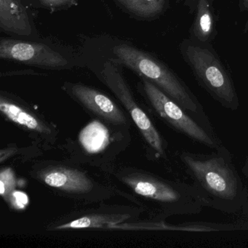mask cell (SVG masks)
<instances>
[{"label": "cell", "mask_w": 248, "mask_h": 248, "mask_svg": "<svg viewBox=\"0 0 248 248\" xmlns=\"http://www.w3.org/2000/svg\"><path fill=\"white\" fill-rule=\"evenodd\" d=\"M179 157L207 207L226 214L242 211L248 200V190L229 149L223 146L209 154L183 150Z\"/></svg>", "instance_id": "1"}, {"label": "cell", "mask_w": 248, "mask_h": 248, "mask_svg": "<svg viewBox=\"0 0 248 248\" xmlns=\"http://www.w3.org/2000/svg\"><path fill=\"white\" fill-rule=\"evenodd\" d=\"M114 53L122 63L155 84L199 121L212 127L197 98L165 65L147 53L127 45L115 46Z\"/></svg>", "instance_id": "2"}, {"label": "cell", "mask_w": 248, "mask_h": 248, "mask_svg": "<svg viewBox=\"0 0 248 248\" xmlns=\"http://www.w3.org/2000/svg\"><path fill=\"white\" fill-rule=\"evenodd\" d=\"M122 180L136 194L159 203L168 216H193L207 207L204 196L193 184L140 173L123 177Z\"/></svg>", "instance_id": "3"}, {"label": "cell", "mask_w": 248, "mask_h": 248, "mask_svg": "<svg viewBox=\"0 0 248 248\" xmlns=\"http://www.w3.org/2000/svg\"><path fill=\"white\" fill-rule=\"evenodd\" d=\"M143 83L145 93L154 109L174 130L213 150L223 146L213 127L199 121L146 78H143Z\"/></svg>", "instance_id": "4"}, {"label": "cell", "mask_w": 248, "mask_h": 248, "mask_svg": "<svg viewBox=\"0 0 248 248\" xmlns=\"http://www.w3.org/2000/svg\"><path fill=\"white\" fill-rule=\"evenodd\" d=\"M185 56L200 84L222 107L237 109L239 98L232 79L216 56L207 48L188 45Z\"/></svg>", "instance_id": "5"}, {"label": "cell", "mask_w": 248, "mask_h": 248, "mask_svg": "<svg viewBox=\"0 0 248 248\" xmlns=\"http://www.w3.org/2000/svg\"><path fill=\"white\" fill-rule=\"evenodd\" d=\"M106 85L129 111L148 144L159 157L166 158V144L146 113L137 105L118 66L113 62L104 63L102 72Z\"/></svg>", "instance_id": "6"}, {"label": "cell", "mask_w": 248, "mask_h": 248, "mask_svg": "<svg viewBox=\"0 0 248 248\" xmlns=\"http://www.w3.org/2000/svg\"><path fill=\"white\" fill-rule=\"evenodd\" d=\"M0 58L43 68H61L68 62L60 53L46 45L11 39L0 42Z\"/></svg>", "instance_id": "7"}, {"label": "cell", "mask_w": 248, "mask_h": 248, "mask_svg": "<svg viewBox=\"0 0 248 248\" xmlns=\"http://www.w3.org/2000/svg\"><path fill=\"white\" fill-rule=\"evenodd\" d=\"M72 95L86 108L102 118L115 123L124 124L126 118L118 107L102 93L83 85H72Z\"/></svg>", "instance_id": "8"}, {"label": "cell", "mask_w": 248, "mask_h": 248, "mask_svg": "<svg viewBox=\"0 0 248 248\" xmlns=\"http://www.w3.org/2000/svg\"><path fill=\"white\" fill-rule=\"evenodd\" d=\"M41 179L49 186L72 193H86L93 188L89 178L72 168H54L43 172Z\"/></svg>", "instance_id": "9"}, {"label": "cell", "mask_w": 248, "mask_h": 248, "mask_svg": "<svg viewBox=\"0 0 248 248\" xmlns=\"http://www.w3.org/2000/svg\"><path fill=\"white\" fill-rule=\"evenodd\" d=\"M0 27L19 35L31 34L30 18L20 0H0Z\"/></svg>", "instance_id": "10"}, {"label": "cell", "mask_w": 248, "mask_h": 248, "mask_svg": "<svg viewBox=\"0 0 248 248\" xmlns=\"http://www.w3.org/2000/svg\"><path fill=\"white\" fill-rule=\"evenodd\" d=\"M0 110L11 121L29 130L40 133H48L50 130L40 120L27 109L8 101L3 96L0 98Z\"/></svg>", "instance_id": "11"}, {"label": "cell", "mask_w": 248, "mask_h": 248, "mask_svg": "<svg viewBox=\"0 0 248 248\" xmlns=\"http://www.w3.org/2000/svg\"><path fill=\"white\" fill-rule=\"evenodd\" d=\"M127 216L123 215H99V216H85L70 223L61 225L56 229H83V228H102L106 226H114L116 223H120L127 218Z\"/></svg>", "instance_id": "12"}, {"label": "cell", "mask_w": 248, "mask_h": 248, "mask_svg": "<svg viewBox=\"0 0 248 248\" xmlns=\"http://www.w3.org/2000/svg\"><path fill=\"white\" fill-rule=\"evenodd\" d=\"M213 31V18L207 0H198L194 34L200 41L209 40Z\"/></svg>", "instance_id": "13"}, {"label": "cell", "mask_w": 248, "mask_h": 248, "mask_svg": "<svg viewBox=\"0 0 248 248\" xmlns=\"http://www.w3.org/2000/svg\"><path fill=\"white\" fill-rule=\"evenodd\" d=\"M130 12L143 18H151L159 14L165 5V0H118Z\"/></svg>", "instance_id": "14"}, {"label": "cell", "mask_w": 248, "mask_h": 248, "mask_svg": "<svg viewBox=\"0 0 248 248\" xmlns=\"http://www.w3.org/2000/svg\"><path fill=\"white\" fill-rule=\"evenodd\" d=\"M16 186L15 175L10 168L3 170L0 173V194L5 201L11 198Z\"/></svg>", "instance_id": "15"}, {"label": "cell", "mask_w": 248, "mask_h": 248, "mask_svg": "<svg viewBox=\"0 0 248 248\" xmlns=\"http://www.w3.org/2000/svg\"><path fill=\"white\" fill-rule=\"evenodd\" d=\"M78 0H40L43 6L50 10H57L76 4Z\"/></svg>", "instance_id": "16"}, {"label": "cell", "mask_w": 248, "mask_h": 248, "mask_svg": "<svg viewBox=\"0 0 248 248\" xmlns=\"http://www.w3.org/2000/svg\"><path fill=\"white\" fill-rule=\"evenodd\" d=\"M242 174L245 175L246 178H248V157L245 160L243 167L242 168Z\"/></svg>", "instance_id": "17"}, {"label": "cell", "mask_w": 248, "mask_h": 248, "mask_svg": "<svg viewBox=\"0 0 248 248\" xmlns=\"http://www.w3.org/2000/svg\"><path fill=\"white\" fill-rule=\"evenodd\" d=\"M241 212H242V214L245 217H248V200L245 207H243V209H242Z\"/></svg>", "instance_id": "18"}, {"label": "cell", "mask_w": 248, "mask_h": 248, "mask_svg": "<svg viewBox=\"0 0 248 248\" xmlns=\"http://www.w3.org/2000/svg\"><path fill=\"white\" fill-rule=\"evenodd\" d=\"M242 7L245 9L248 10V0H242Z\"/></svg>", "instance_id": "19"}]
</instances>
